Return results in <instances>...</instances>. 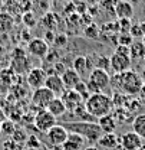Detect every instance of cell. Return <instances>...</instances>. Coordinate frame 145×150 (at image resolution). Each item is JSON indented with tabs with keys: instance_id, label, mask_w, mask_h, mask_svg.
I'll use <instances>...</instances> for the list:
<instances>
[{
	"instance_id": "obj_19",
	"label": "cell",
	"mask_w": 145,
	"mask_h": 150,
	"mask_svg": "<svg viewBox=\"0 0 145 150\" xmlns=\"http://www.w3.org/2000/svg\"><path fill=\"white\" fill-rule=\"evenodd\" d=\"M98 126L101 127L102 133H115V129H116V120L112 114H108V115H104L101 118H98Z\"/></svg>"
},
{
	"instance_id": "obj_32",
	"label": "cell",
	"mask_w": 145,
	"mask_h": 150,
	"mask_svg": "<svg viewBox=\"0 0 145 150\" xmlns=\"http://www.w3.org/2000/svg\"><path fill=\"white\" fill-rule=\"evenodd\" d=\"M6 120H7V117H6V112H4V110H3V108H0V124H3Z\"/></svg>"
},
{
	"instance_id": "obj_12",
	"label": "cell",
	"mask_w": 145,
	"mask_h": 150,
	"mask_svg": "<svg viewBox=\"0 0 145 150\" xmlns=\"http://www.w3.org/2000/svg\"><path fill=\"white\" fill-rule=\"evenodd\" d=\"M62 101L65 103L68 111H72L73 108H76L79 104L83 103V98L79 93H76L75 90H65V93L60 95Z\"/></svg>"
},
{
	"instance_id": "obj_10",
	"label": "cell",
	"mask_w": 145,
	"mask_h": 150,
	"mask_svg": "<svg viewBox=\"0 0 145 150\" xmlns=\"http://www.w3.org/2000/svg\"><path fill=\"white\" fill-rule=\"evenodd\" d=\"M27 52L37 59H45L49 54V45L45 39L42 38H35L27 43Z\"/></svg>"
},
{
	"instance_id": "obj_34",
	"label": "cell",
	"mask_w": 145,
	"mask_h": 150,
	"mask_svg": "<svg viewBox=\"0 0 145 150\" xmlns=\"http://www.w3.org/2000/svg\"><path fill=\"white\" fill-rule=\"evenodd\" d=\"M139 94H141L142 97H145V82L142 84V87H141V90H139Z\"/></svg>"
},
{
	"instance_id": "obj_38",
	"label": "cell",
	"mask_w": 145,
	"mask_h": 150,
	"mask_svg": "<svg viewBox=\"0 0 145 150\" xmlns=\"http://www.w3.org/2000/svg\"><path fill=\"white\" fill-rule=\"evenodd\" d=\"M142 43H144V46H145V36L142 38Z\"/></svg>"
},
{
	"instance_id": "obj_21",
	"label": "cell",
	"mask_w": 145,
	"mask_h": 150,
	"mask_svg": "<svg viewBox=\"0 0 145 150\" xmlns=\"http://www.w3.org/2000/svg\"><path fill=\"white\" fill-rule=\"evenodd\" d=\"M73 69L78 72V74L81 75V76H83V75L88 72V69H89V67H88V61H86V56H75V59H73Z\"/></svg>"
},
{
	"instance_id": "obj_33",
	"label": "cell",
	"mask_w": 145,
	"mask_h": 150,
	"mask_svg": "<svg viewBox=\"0 0 145 150\" xmlns=\"http://www.w3.org/2000/svg\"><path fill=\"white\" fill-rule=\"evenodd\" d=\"M139 26H141V30H142V35H144V36H145V20H144V22H141V23H139Z\"/></svg>"
},
{
	"instance_id": "obj_35",
	"label": "cell",
	"mask_w": 145,
	"mask_h": 150,
	"mask_svg": "<svg viewBox=\"0 0 145 150\" xmlns=\"http://www.w3.org/2000/svg\"><path fill=\"white\" fill-rule=\"evenodd\" d=\"M141 78H142V81L145 82V67H144V69H142V72H141Z\"/></svg>"
},
{
	"instance_id": "obj_5",
	"label": "cell",
	"mask_w": 145,
	"mask_h": 150,
	"mask_svg": "<svg viewBox=\"0 0 145 150\" xmlns=\"http://www.w3.org/2000/svg\"><path fill=\"white\" fill-rule=\"evenodd\" d=\"M109 62H111V69L113 74H122L131 69L132 65V59L129 55H124V54H116L113 52L109 56Z\"/></svg>"
},
{
	"instance_id": "obj_20",
	"label": "cell",
	"mask_w": 145,
	"mask_h": 150,
	"mask_svg": "<svg viewBox=\"0 0 145 150\" xmlns=\"http://www.w3.org/2000/svg\"><path fill=\"white\" fill-rule=\"evenodd\" d=\"M132 131H135L142 140L145 139V112L135 115L132 120Z\"/></svg>"
},
{
	"instance_id": "obj_29",
	"label": "cell",
	"mask_w": 145,
	"mask_h": 150,
	"mask_svg": "<svg viewBox=\"0 0 145 150\" xmlns=\"http://www.w3.org/2000/svg\"><path fill=\"white\" fill-rule=\"evenodd\" d=\"M55 43H56V46H63V45H66V36H65V35H57V36L55 38Z\"/></svg>"
},
{
	"instance_id": "obj_36",
	"label": "cell",
	"mask_w": 145,
	"mask_h": 150,
	"mask_svg": "<svg viewBox=\"0 0 145 150\" xmlns=\"http://www.w3.org/2000/svg\"><path fill=\"white\" fill-rule=\"evenodd\" d=\"M85 150H98L96 147H93V146H89V147H86Z\"/></svg>"
},
{
	"instance_id": "obj_25",
	"label": "cell",
	"mask_w": 145,
	"mask_h": 150,
	"mask_svg": "<svg viewBox=\"0 0 145 150\" xmlns=\"http://www.w3.org/2000/svg\"><path fill=\"white\" fill-rule=\"evenodd\" d=\"M0 131L1 133H6V134H13L15 133V124L10 121V120H6L3 124H0Z\"/></svg>"
},
{
	"instance_id": "obj_15",
	"label": "cell",
	"mask_w": 145,
	"mask_h": 150,
	"mask_svg": "<svg viewBox=\"0 0 145 150\" xmlns=\"http://www.w3.org/2000/svg\"><path fill=\"white\" fill-rule=\"evenodd\" d=\"M86 144V140L76 134V133H69L66 142L62 144V150H82Z\"/></svg>"
},
{
	"instance_id": "obj_23",
	"label": "cell",
	"mask_w": 145,
	"mask_h": 150,
	"mask_svg": "<svg viewBox=\"0 0 145 150\" xmlns=\"http://www.w3.org/2000/svg\"><path fill=\"white\" fill-rule=\"evenodd\" d=\"M12 28H13V19H12V16L7 15V13H1L0 15V32L6 33Z\"/></svg>"
},
{
	"instance_id": "obj_2",
	"label": "cell",
	"mask_w": 145,
	"mask_h": 150,
	"mask_svg": "<svg viewBox=\"0 0 145 150\" xmlns=\"http://www.w3.org/2000/svg\"><path fill=\"white\" fill-rule=\"evenodd\" d=\"M112 84L116 85L119 90H122V93L128 95H135V94H139L144 81L139 74L129 69L122 74H113V76H111V85Z\"/></svg>"
},
{
	"instance_id": "obj_1",
	"label": "cell",
	"mask_w": 145,
	"mask_h": 150,
	"mask_svg": "<svg viewBox=\"0 0 145 150\" xmlns=\"http://www.w3.org/2000/svg\"><path fill=\"white\" fill-rule=\"evenodd\" d=\"M83 104L86 107V111L89 112L96 121H98V118L111 114L112 108H113L112 97H109L108 94H105V93L91 94L88 97V100H85Z\"/></svg>"
},
{
	"instance_id": "obj_37",
	"label": "cell",
	"mask_w": 145,
	"mask_h": 150,
	"mask_svg": "<svg viewBox=\"0 0 145 150\" xmlns=\"http://www.w3.org/2000/svg\"><path fill=\"white\" fill-rule=\"evenodd\" d=\"M137 1H139V0H131V3H137Z\"/></svg>"
},
{
	"instance_id": "obj_4",
	"label": "cell",
	"mask_w": 145,
	"mask_h": 150,
	"mask_svg": "<svg viewBox=\"0 0 145 150\" xmlns=\"http://www.w3.org/2000/svg\"><path fill=\"white\" fill-rule=\"evenodd\" d=\"M86 87H88V93L89 94L105 93L111 87V75L105 69L93 68L89 72V78L86 81Z\"/></svg>"
},
{
	"instance_id": "obj_31",
	"label": "cell",
	"mask_w": 145,
	"mask_h": 150,
	"mask_svg": "<svg viewBox=\"0 0 145 150\" xmlns=\"http://www.w3.org/2000/svg\"><path fill=\"white\" fill-rule=\"evenodd\" d=\"M96 32H98V30H96V28H95V26H91L89 29H86V30H85V33H86V35H88V33H91L89 38H95L96 36Z\"/></svg>"
},
{
	"instance_id": "obj_9",
	"label": "cell",
	"mask_w": 145,
	"mask_h": 150,
	"mask_svg": "<svg viewBox=\"0 0 145 150\" xmlns=\"http://www.w3.org/2000/svg\"><path fill=\"white\" fill-rule=\"evenodd\" d=\"M68 136H69V131L66 130L62 124H56V126H53L50 130L46 133L48 142L52 146H56V147H62V144L66 142Z\"/></svg>"
},
{
	"instance_id": "obj_22",
	"label": "cell",
	"mask_w": 145,
	"mask_h": 150,
	"mask_svg": "<svg viewBox=\"0 0 145 150\" xmlns=\"http://www.w3.org/2000/svg\"><path fill=\"white\" fill-rule=\"evenodd\" d=\"M129 56L131 59H141L145 58V46L142 42H134L131 46H129Z\"/></svg>"
},
{
	"instance_id": "obj_7",
	"label": "cell",
	"mask_w": 145,
	"mask_h": 150,
	"mask_svg": "<svg viewBox=\"0 0 145 150\" xmlns=\"http://www.w3.org/2000/svg\"><path fill=\"white\" fill-rule=\"evenodd\" d=\"M56 120H57V118L53 117V115L48 111V110H39L37 114L35 115L33 123H35V127H36L37 130L46 134V133L50 130L53 126L57 124V123H56Z\"/></svg>"
},
{
	"instance_id": "obj_11",
	"label": "cell",
	"mask_w": 145,
	"mask_h": 150,
	"mask_svg": "<svg viewBox=\"0 0 145 150\" xmlns=\"http://www.w3.org/2000/svg\"><path fill=\"white\" fill-rule=\"evenodd\" d=\"M46 78H48V74L45 72L43 68H32V69H29V72H27L26 81H27V85H29L30 88L37 90V88L45 87Z\"/></svg>"
},
{
	"instance_id": "obj_18",
	"label": "cell",
	"mask_w": 145,
	"mask_h": 150,
	"mask_svg": "<svg viewBox=\"0 0 145 150\" xmlns=\"http://www.w3.org/2000/svg\"><path fill=\"white\" fill-rule=\"evenodd\" d=\"M46 110L50 112L53 117H56V118H62L68 112V108H66V105H65V103L62 101L60 97H55L53 100L50 101V104L48 105Z\"/></svg>"
},
{
	"instance_id": "obj_14",
	"label": "cell",
	"mask_w": 145,
	"mask_h": 150,
	"mask_svg": "<svg viewBox=\"0 0 145 150\" xmlns=\"http://www.w3.org/2000/svg\"><path fill=\"white\" fill-rule=\"evenodd\" d=\"M45 87H46L48 90H50L56 97L62 95V94L65 93V90H66L65 85H63V81H62L60 75H56V74L48 75L46 82H45Z\"/></svg>"
},
{
	"instance_id": "obj_16",
	"label": "cell",
	"mask_w": 145,
	"mask_h": 150,
	"mask_svg": "<svg viewBox=\"0 0 145 150\" xmlns=\"http://www.w3.org/2000/svg\"><path fill=\"white\" fill-rule=\"evenodd\" d=\"M62 81H63V85L66 90H73L81 81H82V76L78 74L73 68H66L65 72L60 75Z\"/></svg>"
},
{
	"instance_id": "obj_30",
	"label": "cell",
	"mask_w": 145,
	"mask_h": 150,
	"mask_svg": "<svg viewBox=\"0 0 145 150\" xmlns=\"http://www.w3.org/2000/svg\"><path fill=\"white\" fill-rule=\"evenodd\" d=\"M55 38L56 36H55L53 33H52L50 30H48V32H46V36H45V40L48 42V45H49V43H52V42L55 43Z\"/></svg>"
},
{
	"instance_id": "obj_39",
	"label": "cell",
	"mask_w": 145,
	"mask_h": 150,
	"mask_svg": "<svg viewBox=\"0 0 145 150\" xmlns=\"http://www.w3.org/2000/svg\"><path fill=\"white\" fill-rule=\"evenodd\" d=\"M138 150H145V146H142V147H139Z\"/></svg>"
},
{
	"instance_id": "obj_27",
	"label": "cell",
	"mask_w": 145,
	"mask_h": 150,
	"mask_svg": "<svg viewBox=\"0 0 145 150\" xmlns=\"http://www.w3.org/2000/svg\"><path fill=\"white\" fill-rule=\"evenodd\" d=\"M132 43H134V38L131 36L129 33H121V36H119V45L131 46Z\"/></svg>"
},
{
	"instance_id": "obj_8",
	"label": "cell",
	"mask_w": 145,
	"mask_h": 150,
	"mask_svg": "<svg viewBox=\"0 0 145 150\" xmlns=\"http://www.w3.org/2000/svg\"><path fill=\"white\" fill-rule=\"evenodd\" d=\"M142 139L135 133V131H125L121 137H119V147L122 150H138L142 147Z\"/></svg>"
},
{
	"instance_id": "obj_28",
	"label": "cell",
	"mask_w": 145,
	"mask_h": 150,
	"mask_svg": "<svg viewBox=\"0 0 145 150\" xmlns=\"http://www.w3.org/2000/svg\"><path fill=\"white\" fill-rule=\"evenodd\" d=\"M129 35H131L132 38H144L139 23H135V25L132 23V28H131V30H129Z\"/></svg>"
},
{
	"instance_id": "obj_26",
	"label": "cell",
	"mask_w": 145,
	"mask_h": 150,
	"mask_svg": "<svg viewBox=\"0 0 145 150\" xmlns=\"http://www.w3.org/2000/svg\"><path fill=\"white\" fill-rule=\"evenodd\" d=\"M119 29L122 33H129L131 28H132V23H131V19H119V23H118Z\"/></svg>"
},
{
	"instance_id": "obj_17",
	"label": "cell",
	"mask_w": 145,
	"mask_h": 150,
	"mask_svg": "<svg viewBox=\"0 0 145 150\" xmlns=\"http://www.w3.org/2000/svg\"><path fill=\"white\" fill-rule=\"evenodd\" d=\"M115 15L119 19H131L134 16V4L127 0H118L115 3Z\"/></svg>"
},
{
	"instance_id": "obj_13",
	"label": "cell",
	"mask_w": 145,
	"mask_h": 150,
	"mask_svg": "<svg viewBox=\"0 0 145 150\" xmlns=\"http://www.w3.org/2000/svg\"><path fill=\"white\" fill-rule=\"evenodd\" d=\"M96 144L102 150H115L119 147V137L115 133H104Z\"/></svg>"
},
{
	"instance_id": "obj_24",
	"label": "cell",
	"mask_w": 145,
	"mask_h": 150,
	"mask_svg": "<svg viewBox=\"0 0 145 150\" xmlns=\"http://www.w3.org/2000/svg\"><path fill=\"white\" fill-rule=\"evenodd\" d=\"M95 68H101V69L109 71V69H111L109 58H106V56H99V58L96 59V65H95Z\"/></svg>"
},
{
	"instance_id": "obj_3",
	"label": "cell",
	"mask_w": 145,
	"mask_h": 150,
	"mask_svg": "<svg viewBox=\"0 0 145 150\" xmlns=\"http://www.w3.org/2000/svg\"><path fill=\"white\" fill-rule=\"evenodd\" d=\"M62 126L69 133H76L82 136L89 143H98L99 137L104 134L98 123H91V121H65Z\"/></svg>"
},
{
	"instance_id": "obj_6",
	"label": "cell",
	"mask_w": 145,
	"mask_h": 150,
	"mask_svg": "<svg viewBox=\"0 0 145 150\" xmlns=\"http://www.w3.org/2000/svg\"><path fill=\"white\" fill-rule=\"evenodd\" d=\"M55 95L50 90H48L46 87H42V88H37V90H33V94H32V104L39 108V110H46L48 105L50 104V101L53 100Z\"/></svg>"
}]
</instances>
